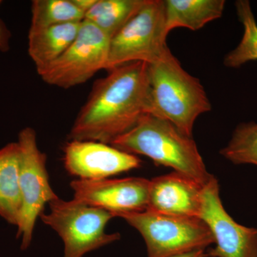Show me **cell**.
Masks as SVG:
<instances>
[{"label":"cell","mask_w":257,"mask_h":257,"mask_svg":"<svg viewBox=\"0 0 257 257\" xmlns=\"http://www.w3.org/2000/svg\"><path fill=\"white\" fill-rule=\"evenodd\" d=\"M149 106L148 64L135 62L115 67L94 82L68 140L110 145L149 114Z\"/></svg>","instance_id":"obj_1"},{"label":"cell","mask_w":257,"mask_h":257,"mask_svg":"<svg viewBox=\"0 0 257 257\" xmlns=\"http://www.w3.org/2000/svg\"><path fill=\"white\" fill-rule=\"evenodd\" d=\"M149 114L170 121L192 138L198 116L211 109L200 81L186 72L170 49L148 64Z\"/></svg>","instance_id":"obj_2"},{"label":"cell","mask_w":257,"mask_h":257,"mask_svg":"<svg viewBox=\"0 0 257 257\" xmlns=\"http://www.w3.org/2000/svg\"><path fill=\"white\" fill-rule=\"evenodd\" d=\"M110 145L132 155L149 157L155 165L171 167L203 185L214 177L208 172L192 138L154 115H144L132 130Z\"/></svg>","instance_id":"obj_3"},{"label":"cell","mask_w":257,"mask_h":257,"mask_svg":"<svg viewBox=\"0 0 257 257\" xmlns=\"http://www.w3.org/2000/svg\"><path fill=\"white\" fill-rule=\"evenodd\" d=\"M48 205L50 211L42 213L40 218L60 236L64 246L63 257H84L121 239L119 233L106 232V224L115 217L109 211L60 197Z\"/></svg>","instance_id":"obj_4"},{"label":"cell","mask_w":257,"mask_h":257,"mask_svg":"<svg viewBox=\"0 0 257 257\" xmlns=\"http://www.w3.org/2000/svg\"><path fill=\"white\" fill-rule=\"evenodd\" d=\"M138 230L146 243L147 257H172L206 250L214 241L198 217L167 215L146 210L117 216Z\"/></svg>","instance_id":"obj_5"},{"label":"cell","mask_w":257,"mask_h":257,"mask_svg":"<svg viewBox=\"0 0 257 257\" xmlns=\"http://www.w3.org/2000/svg\"><path fill=\"white\" fill-rule=\"evenodd\" d=\"M167 37L165 1L146 0L111 37L106 70L131 62L149 64L156 62L169 49Z\"/></svg>","instance_id":"obj_6"},{"label":"cell","mask_w":257,"mask_h":257,"mask_svg":"<svg viewBox=\"0 0 257 257\" xmlns=\"http://www.w3.org/2000/svg\"><path fill=\"white\" fill-rule=\"evenodd\" d=\"M18 143L22 209L17 225V238H21V249L26 250L31 244L37 219L44 213L45 205L59 197L51 187L47 156L39 149L35 130L31 127L22 130Z\"/></svg>","instance_id":"obj_7"},{"label":"cell","mask_w":257,"mask_h":257,"mask_svg":"<svg viewBox=\"0 0 257 257\" xmlns=\"http://www.w3.org/2000/svg\"><path fill=\"white\" fill-rule=\"evenodd\" d=\"M110 38L84 20L75 40L55 62L37 70L50 85L69 89L89 80L105 69Z\"/></svg>","instance_id":"obj_8"},{"label":"cell","mask_w":257,"mask_h":257,"mask_svg":"<svg viewBox=\"0 0 257 257\" xmlns=\"http://www.w3.org/2000/svg\"><path fill=\"white\" fill-rule=\"evenodd\" d=\"M199 218L210 230L215 245L206 250L207 257H257V228L243 226L228 214L214 177L203 187Z\"/></svg>","instance_id":"obj_9"},{"label":"cell","mask_w":257,"mask_h":257,"mask_svg":"<svg viewBox=\"0 0 257 257\" xmlns=\"http://www.w3.org/2000/svg\"><path fill=\"white\" fill-rule=\"evenodd\" d=\"M150 186V180L143 177L100 180L77 179L70 183L73 199L109 211L115 217L146 210Z\"/></svg>","instance_id":"obj_10"},{"label":"cell","mask_w":257,"mask_h":257,"mask_svg":"<svg viewBox=\"0 0 257 257\" xmlns=\"http://www.w3.org/2000/svg\"><path fill=\"white\" fill-rule=\"evenodd\" d=\"M63 151L66 171L84 180L109 179L142 165L137 155L99 142L69 140Z\"/></svg>","instance_id":"obj_11"},{"label":"cell","mask_w":257,"mask_h":257,"mask_svg":"<svg viewBox=\"0 0 257 257\" xmlns=\"http://www.w3.org/2000/svg\"><path fill=\"white\" fill-rule=\"evenodd\" d=\"M204 185L176 172L155 177L150 180L147 209L167 215L199 218Z\"/></svg>","instance_id":"obj_12"},{"label":"cell","mask_w":257,"mask_h":257,"mask_svg":"<svg viewBox=\"0 0 257 257\" xmlns=\"http://www.w3.org/2000/svg\"><path fill=\"white\" fill-rule=\"evenodd\" d=\"M82 22L29 30L28 53L37 71L55 62L69 48L78 35Z\"/></svg>","instance_id":"obj_13"},{"label":"cell","mask_w":257,"mask_h":257,"mask_svg":"<svg viewBox=\"0 0 257 257\" xmlns=\"http://www.w3.org/2000/svg\"><path fill=\"white\" fill-rule=\"evenodd\" d=\"M224 0H165V32L184 28L200 30L224 13Z\"/></svg>","instance_id":"obj_14"},{"label":"cell","mask_w":257,"mask_h":257,"mask_svg":"<svg viewBox=\"0 0 257 257\" xmlns=\"http://www.w3.org/2000/svg\"><path fill=\"white\" fill-rule=\"evenodd\" d=\"M20 162L18 142L0 149V216L16 226L22 209L19 184Z\"/></svg>","instance_id":"obj_15"},{"label":"cell","mask_w":257,"mask_h":257,"mask_svg":"<svg viewBox=\"0 0 257 257\" xmlns=\"http://www.w3.org/2000/svg\"><path fill=\"white\" fill-rule=\"evenodd\" d=\"M146 0H97L84 20L111 38L140 10Z\"/></svg>","instance_id":"obj_16"},{"label":"cell","mask_w":257,"mask_h":257,"mask_svg":"<svg viewBox=\"0 0 257 257\" xmlns=\"http://www.w3.org/2000/svg\"><path fill=\"white\" fill-rule=\"evenodd\" d=\"M84 13L72 0H34L30 30H42L62 25L84 21Z\"/></svg>","instance_id":"obj_17"},{"label":"cell","mask_w":257,"mask_h":257,"mask_svg":"<svg viewBox=\"0 0 257 257\" xmlns=\"http://www.w3.org/2000/svg\"><path fill=\"white\" fill-rule=\"evenodd\" d=\"M235 7L243 34L238 46L225 56L224 64L230 68H238L250 61L257 60V23L251 4L248 0H238Z\"/></svg>","instance_id":"obj_18"},{"label":"cell","mask_w":257,"mask_h":257,"mask_svg":"<svg viewBox=\"0 0 257 257\" xmlns=\"http://www.w3.org/2000/svg\"><path fill=\"white\" fill-rule=\"evenodd\" d=\"M220 154L234 165L257 166V123H241Z\"/></svg>","instance_id":"obj_19"},{"label":"cell","mask_w":257,"mask_h":257,"mask_svg":"<svg viewBox=\"0 0 257 257\" xmlns=\"http://www.w3.org/2000/svg\"><path fill=\"white\" fill-rule=\"evenodd\" d=\"M2 2L0 1V5ZM11 32L7 28L3 20H0V51L3 52H8L10 48Z\"/></svg>","instance_id":"obj_20"},{"label":"cell","mask_w":257,"mask_h":257,"mask_svg":"<svg viewBox=\"0 0 257 257\" xmlns=\"http://www.w3.org/2000/svg\"><path fill=\"white\" fill-rule=\"evenodd\" d=\"M96 1L97 0H72L77 8L84 13V16L86 13L94 6Z\"/></svg>","instance_id":"obj_21"},{"label":"cell","mask_w":257,"mask_h":257,"mask_svg":"<svg viewBox=\"0 0 257 257\" xmlns=\"http://www.w3.org/2000/svg\"><path fill=\"white\" fill-rule=\"evenodd\" d=\"M172 257H207L206 254V250H196L191 252L183 253Z\"/></svg>","instance_id":"obj_22"}]
</instances>
